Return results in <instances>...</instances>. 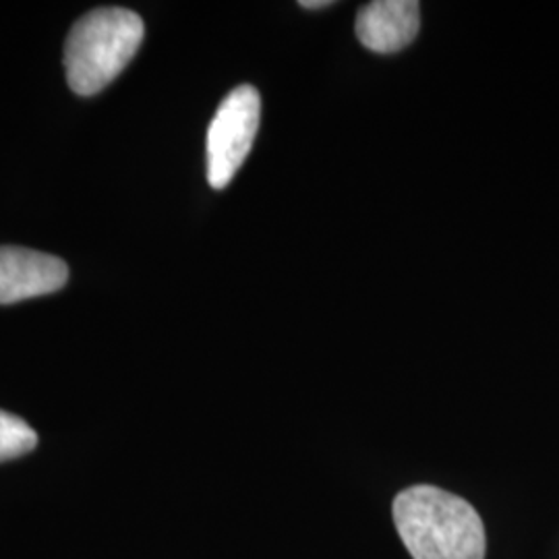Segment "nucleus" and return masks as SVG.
I'll return each instance as SVG.
<instances>
[{
  "instance_id": "f257e3e1",
  "label": "nucleus",
  "mask_w": 559,
  "mask_h": 559,
  "mask_svg": "<svg viewBox=\"0 0 559 559\" xmlns=\"http://www.w3.org/2000/svg\"><path fill=\"white\" fill-rule=\"evenodd\" d=\"M392 512L413 559H485L483 520L459 496L433 485H415L400 491Z\"/></svg>"
},
{
  "instance_id": "f03ea898",
  "label": "nucleus",
  "mask_w": 559,
  "mask_h": 559,
  "mask_svg": "<svg viewBox=\"0 0 559 559\" xmlns=\"http://www.w3.org/2000/svg\"><path fill=\"white\" fill-rule=\"evenodd\" d=\"M143 36V20L129 9L104 7L83 15L64 41L71 90L80 96H96L138 55Z\"/></svg>"
},
{
  "instance_id": "7ed1b4c3",
  "label": "nucleus",
  "mask_w": 559,
  "mask_h": 559,
  "mask_svg": "<svg viewBox=\"0 0 559 559\" xmlns=\"http://www.w3.org/2000/svg\"><path fill=\"white\" fill-rule=\"evenodd\" d=\"M261 119L260 92L240 85L222 100L207 129V180L224 189L249 156Z\"/></svg>"
},
{
  "instance_id": "20e7f679",
  "label": "nucleus",
  "mask_w": 559,
  "mask_h": 559,
  "mask_svg": "<svg viewBox=\"0 0 559 559\" xmlns=\"http://www.w3.org/2000/svg\"><path fill=\"white\" fill-rule=\"evenodd\" d=\"M69 280L64 261L23 247H0V305L52 295Z\"/></svg>"
},
{
  "instance_id": "39448f33",
  "label": "nucleus",
  "mask_w": 559,
  "mask_h": 559,
  "mask_svg": "<svg viewBox=\"0 0 559 559\" xmlns=\"http://www.w3.org/2000/svg\"><path fill=\"white\" fill-rule=\"evenodd\" d=\"M420 4L415 0H376L365 4L357 15V38L378 55H394L417 38Z\"/></svg>"
},
{
  "instance_id": "423d86ee",
  "label": "nucleus",
  "mask_w": 559,
  "mask_h": 559,
  "mask_svg": "<svg viewBox=\"0 0 559 559\" xmlns=\"http://www.w3.org/2000/svg\"><path fill=\"white\" fill-rule=\"evenodd\" d=\"M38 433L25 420L0 411V462L20 459L36 450Z\"/></svg>"
},
{
  "instance_id": "0eeeda50",
  "label": "nucleus",
  "mask_w": 559,
  "mask_h": 559,
  "mask_svg": "<svg viewBox=\"0 0 559 559\" xmlns=\"http://www.w3.org/2000/svg\"><path fill=\"white\" fill-rule=\"evenodd\" d=\"M330 4H332V0H302V2H300V7H302V9H309V11L321 9V7H330Z\"/></svg>"
}]
</instances>
